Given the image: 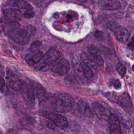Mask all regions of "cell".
<instances>
[{
    "label": "cell",
    "mask_w": 134,
    "mask_h": 134,
    "mask_svg": "<svg viewBox=\"0 0 134 134\" xmlns=\"http://www.w3.org/2000/svg\"><path fill=\"white\" fill-rule=\"evenodd\" d=\"M106 97L110 101L115 102L122 106L128 107L130 105V97L126 93L119 95H117L114 93H108L106 94Z\"/></svg>",
    "instance_id": "obj_7"
},
{
    "label": "cell",
    "mask_w": 134,
    "mask_h": 134,
    "mask_svg": "<svg viewBox=\"0 0 134 134\" xmlns=\"http://www.w3.org/2000/svg\"><path fill=\"white\" fill-rule=\"evenodd\" d=\"M81 59L82 63L90 67L91 69H94L96 68V64L92 59V58L85 53H83L81 55Z\"/></svg>",
    "instance_id": "obj_18"
},
{
    "label": "cell",
    "mask_w": 134,
    "mask_h": 134,
    "mask_svg": "<svg viewBox=\"0 0 134 134\" xmlns=\"http://www.w3.org/2000/svg\"><path fill=\"white\" fill-rule=\"evenodd\" d=\"M119 25L115 21H109L107 24V27L112 31H114Z\"/></svg>",
    "instance_id": "obj_25"
},
{
    "label": "cell",
    "mask_w": 134,
    "mask_h": 134,
    "mask_svg": "<svg viewBox=\"0 0 134 134\" xmlns=\"http://www.w3.org/2000/svg\"><path fill=\"white\" fill-rule=\"evenodd\" d=\"M35 93L37 98L39 100H42L45 96V91L44 90L40 85L39 84H36L35 86Z\"/></svg>",
    "instance_id": "obj_20"
},
{
    "label": "cell",
    "mask_w": 134,
    "mask_h": 134,
    "mask_svg": "<svg viewBox=\"0 0 134 134\" xmlns=\"http://www.w3.org/2000/svg\"><path fill=\"white\" fill-rule=\"evenodd\" d=\"M81 63L83 68V72L86 78L88 81H91L94 77V74L92 70V69H91L90 67H88L83 63Z\"/></svg>",
    "instance_id": "obj_19"
},
{
    "label": "cell",
    "mask_w": 134,
    "mask_h": 134,
    "mask_svg": "<svg viewBox=\"0 0 134 134\" xmlns=\"http://www.w3.org/2000/svg\"><path fill=\"white\" fill-rule=\"evenodd\" d=\"M46 116L47 118L51 120L56 126L60 129H64L68 125L67 119L60 114L50 113L47 114Z\"/></svg>",
    "instance_id": "obj_8"
},
{
    "label": "cell",
    "mask_w": 134,
    "mask_h": 134,
    "mask_svg": "<svg viewBox=\"0 0 134 134\" xmlns=\"http://www.w3.org/2000/svg\"><path fill=\"white\" fill-rule=\"evenodd\" d=\"M98 5L102 10H117L121 7V3L117 0H101L98 2Z\"/></svg>",
    "instance_id": "obj_11"
},
{
    "label": "cell",
    "mask_w": 134,
    "mask_h": 134,
    "mask_svg": "<svg viewBox=\"0 0 134 134\" xmlns=\"http://www.w3.org/2000/svg\"><path fill=\"white\" fill-rule=\"evenodd\" d=\"M72 64L74 73L79 80L83 83H87L88 80L84 75L82 63L80 60L74 57L72 59Z\"/></svg>",
    "instance_id": "obj_10"
},
{
    "label": "cell",
    "mask_w": 134,
    "mask_h": 134,
    "mask_svg": "<svg viewBox=\"0 0 134 134\" xmlns=\"http://www.w3.org/2000/svg\"><path fill=\"white\" fill-rule=\"evenodd\" d=\"M74 103L72 96L67 93L60 94L55 99L54 108L59 113H66L71 110Z\"/></svg>",
    "instance_id": "obj_3"
},
{
    "label": "cell",
    "mask_w": 134,
    "mask_h": 134,
    "mask_svg": "<svg viewBox=\"0 0 134 134\" xmlns=\"http://www.w3.org/2000/svg\"><path fill=\"white\" fill-rule=\"evenodd\" d=\"M113 31L116 38L119 41L125 43L128 41L130 34L125 27L119 25Z\"/></svg>",
    "instance_id": "obj_12"
},
{
    "label": "cell",
    "mask_w": 134,
    "mask_h": 134,
    "mask_svg": "<svg viewBox=\"0 0 134 134\" xmlns=\"http://www.w3.org/2000/svg\"><path fill=\"white\" fill-rule=\"evenodd\" d=\"M77 109L79 111L86 116H91L92 115V110L89 104L86 100H80L77 103Z\"/></svg>",
    "instance_id": "obj_17"
},
{
    "label": "cell",
    "mask_w": 134,
    "mask_h": 134,
    "mask_svg": "<svg viewBox=\"0 0 134 134\" xmlns=\"http://www.w3.org/2000/svg\"><path fill=\"white\" fill-rule=\"evenodd\" d=\"M23 15L26 18H31L35 16V12L32 10V8L28 9H26L25 12L24 13Z\"/></svg>",
    "instance_id": "obj_24"
},
{
    "label": "cell",
    "mask_w": 134,
    "mask_h": 134,
    "mask_svg": "<svg viewBox=\"0 0 134 134\" xmlns=\"http://www.w3.org/2000/svg\"><path fill=\"white\" fill-rule=\"evenodd\" d=\"M70 68V66L69 62L66 59H63L52 66L51 71L58 75H63L68 72Z\"/></svg>",
    "instance_id": "obj_9"
},
{
    "label": "cell",
    "mask_w": 134,
    "mask_h": 134,
    "mask_svg": "<svg viewBox=\"0 0 134 134\" xmlns=\"http://www.w3.org/2000/svg\"><path fill=\"white\" fill-rule=\"evenodd\" d=\"M77 1H79V2H80L85 3V2H88V1H90V0H77Z\"/></svg>",
    "instance_id": "obj_30"
},
{
    "label": "cell",
    "mask_w": 134,
    "mask_h": 134,
    "mask_svg": "<svg viewBox=\"0 0 134 134\" xmlns=\"http://www.w3.org/2000/svg\"><path fill=\"white\" fill-rule=\"evenodd\" d=\"M4 16L8 19L12 21L19 20L21 18V12L17 9L14 8H7L3 11Z\"/></svg>",
    "instance_id": "obj_15"
},
{
    "label": "cell",
    "mask_w": 134,
    "mask_h": 134,
    "mask_svg": "<svg viewBox=\"0 0 134 134\" xmlns=\"http://www.w3.org/2000/svg\"><path fill=\"white\" fill-rule=\"evenodd\" d=\"M42 122L43 124L48 128L51 129H54L55 128V125L48 118H42Z\"/></svg>",
    "instance_id": "obj_23"
},
{
    "label": "cell",
    "mask_w": 134,
    "mask_h": 134,
    "mask_svg": "<svg viewBox=\"0 0 134 134\" xmlns=\"http://www.w3.org/2000/svg\"><path fill=\"white\" fill-rule=\"evenodd\" d=\"M116 70L117 72L121 75V77H123L126 73V69L124 65L120 62L118 63L116 65Z\"/></svg>",
    "instance_id": "obj_22"
},
{
    "label": "cell",
    "mask_w": 134,
    "mask_h": 134,
    "mask_svg": "<svg viewBox=\"0 0 134 134\" xmlns=\"http://www.w3.org/2000/svg\"><path fill=\"white\" fill-rule=\"evenodd\" d=\"M94 35L99 41H102L104 39V33L100 31H96L95 32Z\"/></svg>",
    "instance_id": "obj_26"
},
{
    "label": "cell",
    "mask_w": 134,
    "mask_h": 134,
    "mask_svg": "<svg viewBox=\"0 0 134 134\" xmlns=\"http://www.w3.org/2000/svg\"><path fill=\"white\" fill-rule=\"evenodd\" d=\"M88 52L90 57L98 65H103L104 64V60L100 55L97 48L93 45H91L88 48Z\"/></svg>",
    "instance_id": "obj_13"
},
{
    "label": "cell",
    "mask_w": 134,
    "mask_h": 134,
    "mask_svg": "<svg viewBox=\"0 0 134 134\" xmlns=\"http://www.w3.org/2000/svg\"><path fill=\"white\" fill-rule=\"evenodd\" d=\"M112 85L114 86V87L116 88V89H119L121 87V83L118 80L116 79L115 80H114L113 82H112Z\"/></svg>",
    "instance_id": "obj_27"
},
{
    "label": "cell",
    "mask_w": 134,
    "mask_h": 134,
    "mask_svg": "<svg viewBox=\"0 0 134 134\" xmlns=\"http://www.w3.org/2000/svg\"><path fill=\"white\" fill-rule=\"evenodd\" d=\"M4 32L15 42L20 44H28L36 31V28L32 25L20 27L19 23L11 21L4 24Z\"/></svg>",
    "instance_id": "obj_1"
},
{
    "label": "cell",
    "mask_w": 134,
    "mask_h": 134,
    "mask_svg": "<svg viewBox=\"0 0 134 134\" xmlns=\"http://www.w3.org/2000/svg\"><path fill=\"white\" fill-rule=\"evenodd\" d=\"M122 122L125 127L127 129H130L132 127V122L130 119L126 115H124L121 117Z\"/></svg>",
    "instance_id": "obj_21"
},
{
    "label": "cell",
    "mask_w": 134,
    "mask_h": 134,
    "mask_svg": "<svg viewBox=\"0 0 134 134\" xmlns=\"http://www.w3.org/2000/svg\"><path fill=\"white\" fill-rule=\"evenodd\" d=\"M128 47L131 50H134V37H132L128 44Z\"/></svg>",
    "instance_id": "obj_28"
},
{
    "label": "cell",
    "mask_w": 134,
    "mask_h": 134,
    "mask_svg": "<svg viewBox=\"0 0 134 134\" xmlns=\"http://www.w3.org/2000/svg\"><path fill=\"white\" fill-rule=\"evenodd\" d=\"M33 1H35L36 2H42L43 0H33Z\"/></svg>",
    "instance_id": "obj_31"
},
{
    "label": "cell",
    "mask_w": 134,
    "mask_h": 134,
    "mask_svg": "<svg viewBox=\"0 0 134 134\" xmlns=\"http://www.w3.org/2000/svg\"><path fill=\"white\" fill-rule=\"evenodd\" d=\"M109 120V131L111 134H120L121 133V129L120 127V123L118 117L114 114H111Z\"/></svg>",
    "instance_id": "obj_14"
},
{
    "label": "cell",
    "mask_w": 134,
    "mask_h": 134,
    "mask_svg": "<svg viewBox=\"0 0 134 134\" xmlns=\"http://www.w3.org/2000/svg\"><path fill=\"white\" fill-rule=\"evenodd\" d=\"M132 57H133V58H134V53L132 54Z\"/></svg>",
    "instance_id": "obj_32"
},
{
    "label": "cell",
    "mask_w": 134,
    "mask_h": 134,
    "mask_svg": "<svg viewBox=\"0 0 134 134\" xmlns=\"http://www.w3.org/2000/svg\"><path fill=\"white\" fill-rule=\"evenodd\" d=\"M5 88V82L3 79L0 76V90L3 91Z\"/></svg>",
    "instance_id": "obj_29"
},
{
    "label": "cell",
    "mask_w": 134,
    "mask_h": 134,
    "mask_svg": "<svg viewBox=\"0 0 134 134\" xmlns=\"http://www.w3.org/2000/svg\"><path fill=\"white\" fill-rule=\"evenodd\" d=\"M5 79L9 87L14 92H19L21 88V83L16 74L9 70L6 71Z\"/></svg>",
    "instance_id": "obj_5"
},
{
    "label": "cell",
    "mask_w": 134,
    "mask_h": 134,
    "mask_svg": "<svg viewBox=\"0 0 134 134\" xmlns=\"http://www.w3.org/2000/svg\"><path fill=\"white\" fill-rule=\"evenodd\" d=\"M92 109L97 117L102 120H108L111 115L110 111L97 102L93 103Z\"/></svg>",
    "instance_id": "obj_6"
},
{
    "label": "cell",
    "mask_w": 134,
    "mask_h": 134,
    "mask_svg": "<svg viewBox=\"0 0 134 134\" xmlns=\"http://www.w3.org/2000/svg\"><path fill=\"white\" fill-rule=\"evenodd\" d=\"M60 55L61 53L58 50L54 48L50 49L43 54L41 60L38 63V65L36 66L38 70L49 67L54 64L59 60Z\"/></svg>",
    "instance_id": "obj_4"
},
{
    "label": "cell",
    "mask_w": 134,
    "mask_h": 134,
    "mask_svg": "<svg viewBox=\"0 0 134 134\" xmlns=\"http://www.w3.org/2000/svg\"><path fill=\"white\" fill-rule=\"evenodd\" d=\"M7 4L10 7H16L21 9L32 8L31 5L24 0H9Z\"/></svg>",
    "instance_id": "obj_16"
},
{
    "label": "cell",
    "mask_w": 134,
    "mask_h": 134,
    "mask_svg": "<svg viewBox=\"0 0 134 134\" xmlns=\"http://www.w3.org/2000/svg\"><path fill=\"white\" fill-rule=\"evenodd\" d=\"M41 46L42 44L40 41H35L31 44L30 51L25 57V61L30 66L37 64L42 59L44 54L40 50Z\"/></svg>",
    "instance_id": "obj_2"
}]
</instances>
